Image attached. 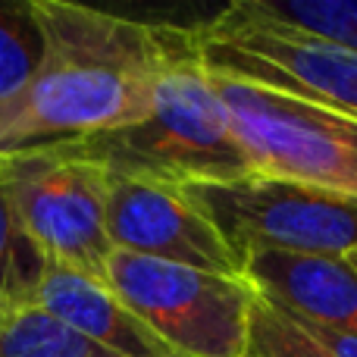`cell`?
<instances>
[{"mask_svg":"<svg viewBox=\"0 0 357 357\" xmlns=\"http://www.w3.org/2000/svg\"><path fill=\"white\" fill-rule=\"evenodd\" d=\"M44 54L31 82L0 104V154L82 142L148 116L163 69L191 25H154L60 0H31Z\"/></svg>","mask_w":357,"mask_h":357,"instance_id":"cell-1","label":"cell"},{"mask_svg":"<svg viewBox=\"0 0 357 357\" xmlns=\"http://www.w3.org/2000/svg\"><path fill=\"white\" fill-rule=\"evenodd\" d=\"M69 144L107 173L176 188L191 182H232L257 173L216 94L213 75L197 56L195 38L163 69L148 116L126 129Z\"/></svg>","mask_w":357,"mask_h":357,"instance_id":"cell-2","label":"cell"},{"mask_svg":"<svg viewBox=\"0 0 357 357\" xmlns=\"http://www.w3.org/2000/svg\"><path fill=\"white\" fill-rule=\"evenodd\" d=\"M0 191L19 226L54 264L104 279L110 173L69 142L0 154Z\"/></svg>","mask_w":357,"mask_h":357,"instance_id":"cell-3","label":"cell"},{"mask_svg":"<svg viewBox=\"0 0 357 357\" xmlns=\"http://www.w3.org/2000/svg\"><path fill=\"white\" fill-rule=\"evenodd\" d=\"M182 195L213 222L235 260L257 251L348 257L357 248V197L254 173L232 182H191Z\"/></svg>","mask_w":357,"mask_h":357,"instance_id":"cell-4","label":"cell"},{"mask_svg":"<svg viewBox=\"0 0 357 357\" xmlns=\"http://www.w3.org/2000/svg\"><path fill=\"white\" fill-rule=\"evenodd\" d=\"M104 282L178 357H245L257 291L241 276L113 251Z\"/></svg>","mask_w":357,"mask_h":357,"instance_id":"cell-5","label":"cell"},{"mask_svg":"<svg viewBox=\"0 0 357 357\" xmlns=\"http://www.w3.org/2000/svg\"><path fill=\"white\" fill-rule=\"evenodd\" d=\"M257 173L357 197V119L314 100L210 73Z\"/></svg>","mask_w":357,"mask_h":357,"instance_id":"cell-6","label":"cell"},{"mask_svg":"<svg viewBox=\"0 0 357 357\" xmlns=\"http://www.w3.org/2000/svg\"><path fill=\"white\" fill-rule=\"evenodd\" d=\"M195 50L210 73L314 100L357 119V50L304 31L251 19L232 3L191 25Z\"/></svg>","mask_w":357,"mask_h":357,"instance_id":"cell-7","label":"cell"},{"mask_svg":"<svg viewBox=\"0 0 357 357\" xmlns=\"http://www.w3.org/2000/svg\"><path fill=\"white\" fill-rule=\"evenodd\" d=\"M107 235L113 251L220 276H241L238 260L213 222L176 185L110 173Z\"/></svg>","mask_w":357,"mask_h":357,"instance_id":"cell-8","label":"cell"},{"mask_svg":"<svg viewBox=\"0 0 357 357\" xmlns=\"http://www.w3.org/2000/svg\"><path fill=\"white\" fill-rule=\"evenodd\" d=\"M241 279L295 320L357 335V270L345 257L257 251L241 260Z\"/></svg>","mask_w":357,"mask_h":357,"instance_id":"cell-9","label":"cell"},{"mask_svg":"<svg viewBox=\"0 0 357 357\" xmlns=\"http://www.w3.org/2000/svg\"><path fill=\"white\" fill-rule=\"evenodd\" d=\"M35 304L119 357H178L142 317L119 301L104 279L73 266L47 260Z\"/></svg>","mask_w":357,"mask_h":357,"instance_id":"cell-10","label":"cell"},{"mask_svg":"<svg viewBox=\"0 0 357 357\" xmlns=\"http://www.w3.org/2000/svg\"><path fill=\"white\" fill-rule=\"evenodd\" d=\"M0 357H119L88 335L75 333L44 307L10 310L0 317Z\"/></svg>","mask_w":357,"mask_h":357,"instance_id":"cell-11","label":"cell"},{"mask_svg":"<svg viewBox=\"0 0 357 357\" xmlns=\"http://www.w3.org/2000/svg\"><path fill=\"white\" fill-rule=\"evenodd\" d=\"M232 6L251 19L357 50V0H238Z\"/></svg>","mask_w":357,"mask_h":357,"instance_id":"cell-12","label":"cell"},{"mask_svg":"<svg viewBox=\"0 0 357 357\" xmlns=\"http://www.w3.org/2000/svg\"><path fill=\"white\" fill-rule=\"evenodd\" d=\"M44 270V251L25 235L0 191V317L35 304Z\"/></svg>","mask_w":357,"mask_h":357,"instance_id":"cell-13","label":"cell"},{"mask_svg":"<svg viewBox=\"0 0 357 357\" xmlns=\"http://www.w3.org/2000/svg\"><path fill=\"white\" fill-rule=\"evenodd\" d=\"M44 54V38L29 3H0V104L31 82Z\"/></svg>","mask_w":357,"mask_h":357,"instance_id":"cell-14","label":"cell"},{"mask_svg":"<svg viewBox=\"0 0 357 357\" xmlns=\"http://www.w3.org/2000/svg\"><path fill=\"white\" fill-rule=\"evenodd\" d=\"M245 357H333L320 342H314L289 314L260 301L251 310Z\"/></svg>","mask_w":357,"mask_h":357,"instance_id":"cell-15","label":"cell"},{"mask_svg":"<svg viewBox=\"0 0 357 357\" xmlns=\"http://www.w3.org/2000/svg\"><path fill=\"white\" fill-rule=\"evenodd\" d=\"M291 320H295V317H291ZM295 323L314 342H320L333 357H357V335L339 333V329H326V326H310V323H301V320H295Z\"/></svg>","mask_w":357,"mask_h":357,"instance_id":"cell-16","label":"cell"},{"mask_svg":"<svg viewBox=\"0 0 357 357\" xmlns=\"http://www.w3.org/2000/svg\"><path fill=\"white\" fill-rule=\"evenodd\" d=\"M345 260H348V264H351V266H354V270H357V248H354V251H351V254H348V257H345Z\"/></svg>","mask_w":357,"mask_h":357,"instance_id":"cell-17","label":"cell"}]
</instances>
